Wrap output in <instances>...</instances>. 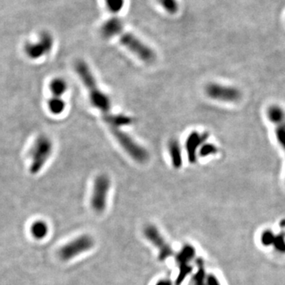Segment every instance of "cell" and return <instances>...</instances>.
Instances as JSON below:
<instances>
[{
  "label": "cell",
  "instance_id": "obj_20",
  "mask_svg": "<svg viewBox=\"0 0 285 285\" xmlns=\"http://www.w3.org/2000/svg\"><path fill=\"white\" fill-rule=\"evenodd\" d=\"M106 5L110 12L118 13L122 10L124 4V0H104Z\"/></svg>",
  "mask_w": 285,
  "mask_h": 285
},
{
  "label": "cell",
  "instance_id": "obj_21",
  "mask_svg": "<svg viewBox=\"0 0 285 285\" xmlns=\"http://www.w3.org/2000/svg\"><path fill=\"white\" fill-rule=\"evenodd\" d=\"M275 132L278 142L285 152V126L283 124H276Z\"/></svg>",
  "mask_w": 285,
  "mask_h": 285
},
{
  "label": "cell",
  "instance_id": "obj_22",
  "mask_svg": "<svg viewBox=\"0 0 285 285\" xmlns=\"http://www.w3.org/2000/svg\"><path fill=\"white\" fill-rule=\"evenodd\" d=\"M156 285H172V283L168 280H162L156 284Z\"/></svg>",
  "mask_w": 285,
  "mask_h": 285
},
{
  "label": "cell",
  "instance_id": "obj_19",
  "mask_svg": "<svg viewBox=\"0 0 285 285\" xmlns=\"http://www.w3.org/2000/svg\"><path fill=\"white\" fill-rule=\"evenodd\" d=\"M217 152H218V148L216 145L206 142L200 148L199 156L200 157H207L212 154H216Z\"/></svg>",
  "mask_w": 285,
  "mask_h": 285
},
{
  "label": "cell",
  "instance_id": "obj_5",
  "mask_svg": "<svg viewBox=\"0 0 285 285\" xmlns=\"http://www.w3.org/2000/svg\"><path fill=\"white\" fill-rule=\"evenodd\" d=\"M110 188V180L104 174L98 175L94 182L92 206L96 212H102L106 208L107 196Z\"/></svg>",
  "mask_w": 285,
  "mask_h": 285
},
{
  "label": "cell",
  "instance_id": "obj_2",
  "mask_svg": "<svg viewBox=\"0 0 285 285\" xmlns=\"http://www.w3.org/2000/svg\"><path fill=\"white\" fill-rule=\"evenodd\" d=\"M54 150V144L50 137L40 135L36 137L28 152L30 172L36 174L40 172L51 157Z\"/></svg>",
  "mask_w": 285,
  "mask_h": 285
},
{
  "label": "cell",
  "instance_id": "obj_8",
  "mask_svg": "<svg viewBox=\"0 0 285 285\" xmlns=\"http://www.w3.org/2000/svg\"><path fill=\"white\" fill-rule=\"evenodd\" d=\"M93 246V238L90 236H82L62 247L59 255L62 260H68L90 250Z\"/></svg>",
  "mask_w": 285,
  "mask_h": 285
},
{
  "label": "cell",
  "instance_id": "obj_9",
  "mask_svg": "<svg viewBox=\"0 0 285 285\" xmlns=\"http://www.w3.org/2000/svg\"><path fill=\"white\" fill-rule=\"evenodd\" d=\"M144 234L148 240L158 249L160 260L164 262L173 255L174 251L170 246L166 242L160 230L154 225L146 226L144 230Z\"/></svg>",
  "mask_w": 285,
  "mask_h": 285
},
{
  "label": "cell",
  "instance_id": "obj_7",
  "mask_svg": "<svg viewBox=\"0 0 285 285\" xmlns=\"http://www.w3.org/2000/svg\"><path fill=\"white\" fill-rule=\"evenodd\" d=\"M206 93L210 98L225 102H236L242 97L241 92L238 88L218 84H208Z\"/></svg>",
  "mask_w": 285,
  "mask_h": 285
},
{
  "label": "cell",
  "instance_id": "obj_10",
  "mask_svg": "<svg viewBox=\"0 0 285 285\" xmlns=\"http://www.w3.org/2000/svg\"><path fill=\"white\" fill-rule=\"evenodd\" d=\"M208 137L209 134L208 132L200 133L196 131L192 132L187 137L186 149L190 164L196 162L198 160L196 158L198 150H199L202 145L206 142Z\"/></svg>",
  "mask_w": 285,
  "mask_h": 285
},
{
  "label": "cell",
  "instance_id": "obj_15",
  "mask_svg": "<svg viewBox=\"0 0 285 285\" xmlns=\"http://www.w3.org/2000/svg\"><path fill=\"white\" fill-rule=\"evenodd\" d=\"M50 90L54 97H60L68 90V84L64 78H55L50 84Z\"/></svg>",
  "mask_w": 285,
  "mask_h": 285
},
{
  "label": "cell",
  "instance_id": "obj_6",
  "mask_svg": "<svg viewBox=\"0 0 285 285\" xmlns=\"http://www.w3.org/2000/svg\"><path fill=\"white\" fill-rule=\"evenodd\" d=\"M54 38L50 32H42L36 42H27L24 46L26 55L30 60H38L50 54L54 47Z\"/></svg>",
  "mask_w": 285,
  "mask_h": 285
},
{
  "label": "cell",
  "instance_id": "obj_13",
  "mask_svg": "<svg viewBox=\"0 0 285 285\" xmlns=\"http://www.w3.org/2000/svg\"><path fill=\"white\" fill-rule=\"evenodd\" d=\"M168 150L170 156L172 165L176 169H179L182 166V156L178 141L175 139L170 140L168 144Z\"/></svg>",
  "mask_w": 285,
  "mask_h": 285
},
{
  "label": "cell",
  "instance_id": "obj_14",
  "mask_svg": "<svg viewBox=\"0 0 285 285\" xmlns=\"http://www.w3.org/2000/svg\"><path fill=\"white\" fill-rule=\"evenodd\" d=\"M195 256V249L192 246L186 245L183 247L182 250L176 256V262L178 266L190 264V262Z\"/></svg>",
  "mask_w": 285,
  "mask_h": 285
},
{
  "label": "cell",
  "instance_id": "obj_16",
  "mask_svg": "<svg viewBox=\"0 0 285 285\" xmlns=\"http://www.w3.org/2000/svg\"><path fill=\"white\" fill-rule=\"evenodd\" d=\"M66 104L60 97H52L48 101V108L52 114L60 115L64 111Z\"/></svg>",
  "mask_w": 285,
  "mask_h": 285
},
{
  "label": "cell",
  "instance_id": "obj_17",
  "mask_svg": "<svg viewBox=\"0 0 285 285\" xmlns=\"http://www.w3.org/2000/svg\"><path fill=\"white\" fill-rule=\"evenodd\" d=\"M48 232L47 224L44 221H36L31 226V233L36 240H42L47 236Z\"/></svg>",
  "mask_w": 285,
  "mask_h": 285
},
{
  "label": "cell",
  "instance_id": "obj_1",
  "mask_svg": "<svg viewBox=\"0 0 285 285\" xmlns=\"http://www.w3.org/2000/svg\"><path fill=\"white\" fill-rule=\"evenodd\" d=\"M76 72L89 92L90 101L92 106L104 114H107L110 110V99L108 95L99 89L97 81L89 66L84 61H78L76 64Z\"/></svg>",
  "mask_w": 285,
  "mask_h": 285
},
{
  "label": "cell",
  "instance_id": "obj_4",
  "mask_svg": "<svg viewBox=\"0 0 285 285\" xmlns=\"http://www.w3.org/2000/svg\"><path fill=\"white\" fill-rule=\"evenodd\" d=\"M119 36L122 46H124L141 60L146 63H150L156 59L154 51L149 46L141 42L135 35L130 32H124L123 31Z\"/></svg>",
  "mask_w": 285,
  "mask_h": 285
},
{
  "label": "cell",
  "instance_id": "obj_18",
  "mask_svg": "<svg viewBox=\"0 0 285 285\" xmlns=\"http://www.w3.org/2000/svg\"><path fill=\"white\" fill-rule=\"evenodd\" d=\"M158 2L162 8L170 14H174L178 12L179 4L178 0H158Z\"/></svg>",
  "mask_w": 285,
  "mask_h": 285
},
{
  "label": "cell",
  "instance_id": "obj_11",
  "mask_svg": "<svg viewBox=\"0 0 285 285\" xmlns=\"http://www.w3.org/2000/svg\"><path fill=\"white\" fill-rule=\"evenodd\" d=\"M123 23L118 18H111L103 24L101 28L102 35L106 38L119 36L123 32Z\"/></svg>",
  "mask_w": 285,
  "mask_h": 285
},
{
  "label": "cell",
  "instance_id": "obj_3",
  "mask_svg": "<svg viewBox=\"0 0 285 285\" xmlns=\"http://www.w3.org/2000/svg\"><path fill=\"white\" fill-rule=\"evenodd\" d=\"M110 130L112 135L119 142V144L132 160L141 164L145 162L148 160V152H146L142 146L138 144L130 136L128 135L127 133L122 131L120 128H110Z\"/></svg>",
  "mask_w": 285,
  "mask_h": 285
},
{
  "label": "cell",
  "instance_id": "obj_12",
  "mask_svg": "<svg viewBox=\"0 0 285 285\" xmlns=\"http://www.w3.org/2000/svg\"><path fill=\"white\" fill-rule=\"evenodd\" d=\"M104 122L108 124L110 128H119L122 126H130L132 123V119L130 116L123 114H106L103 116Z\"/></svg>",
  "mask_w": 285,
  "mask_h": 285
}]
</instances>
